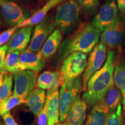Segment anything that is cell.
Segmentation results:
<instances>
[{"label":"cell","mask_w":125,"mask_h":125,"mask_svg":"<svg viewBox=\"0 0 125 125\" xmlns=\"http://www.w3.org/2000/svg\"><path fill=\"white\" fill-rule=\"evenodd\" d=\"M116 54L114 50L108 51L105 63L88 81L87 89L82 95V98L89 108L104 101L108 92L115 85L114 73Z\"/></svg>","instance_id":"obj_1"},{"label":"cell","mask_w":125,"mask_h":125,"mask_svg":"<svg viewBox=\"0 0 125 125\" xmlns=\"http://www.w3.org/2000/svg\"><path fill=\"white\" fill-rule=\"evenodd\" d=\"M100 32L92 23H82L71 36L62 41L56 59L62 61L74 52L88 53L99 43Z\"/></svg>","instance_id":"obj_2"},{"label":"cell","mask_w":125,"mask_h":125,"mask_svg":"<svg viewBox=\"0 0 125 125\" xmlns=\"http://www.w3.org/2000/svg\"><path fill=\"white\" fill-rule=\"evenodd\" d=\"M81 8L76 0H65L59 5L54 19L56 26L62 34L70 32L76 26L81 13Z\"/></svg>","instance_id":"obj_3"},{"label":"cell","mask_w":125,"mask_h":125,"mask_svg":"<svg viewBox=\"0 0 125 125\" xmlns=\"http://www.w3.org/2000/svg\"><path fill=\"white\" fill-rule=\"evenodd\" d=\"M82 90V78L81 76L61 86L59 91L60 100V121H65L70 108L76 100L80 97Z\"/></svg>","instance_id":"obj_4"},{"label":"cell","mask_w":125,"mask_h":125,"mask_svg":"<svg viewBox=\"0 0 125 125\" xmlns=\"http://www.w3.org/2000/svg\"><path fill=\"white\" fill-rule=\"evenodd\" d=\"M87 61V54L83 53L74 52L67 56L60 68L61 86L81 76L86 68Z\"/></svg>","instance_id":"obj_5"},{"label":"cell","mask_w":125,"mask_h":125,"mask_svg":"<svg viewBox=\"0 0 125 125\" xmlns=\"http://www.w3.org/2000/svg\"><path fill=\"white\" fill-rule=\"evenodd\" d=\"M107 51L105 45L100 42L90 52L87 61L86 68L82 75L83 92L86 90L87 83L90 78L104 65L107 57Z\"/></svg>","instance_id":"obj_6"},{"label":"cell","mask_w":125,"mask_h":125,"mask_svg":"<svg viewBox=\"0 0 125 125\" xmlns=\"http://www.w3.org/2000/svg\"><path fill=\"white\" fill-rule=\"evenodd\" d=\"M37 72L26 70L12 74L14 80L13 94L25 101L37 86Z\"/></svg>","instance_id":"obj_7"},{"label":"cell","mask_w":125,"mask_h":125,"mask_svg":"<svg viewBox=\"0 0 125 125\" xmlns=\"http://www.w3.org/2000/svg\"><path fill=\"white\" fill-rule=\"evenodd\" d=\"M56 27L55 19L52 16H46L42 22L35 26L27 49L34 52H38Z\"/></svg>","instance_id":"obj_8"},{"label":"cell","mask_w":125,"mask_h":125,"mask_svg":"<svg viewBox=\"0 0 125 125\" xmlns=\"http://www.w3.org/2000/svg\"><path fill=\"white\" fill-rule=\"evenodd\" d=\"M118 16V8L116 2L114 0H108L101 6L92 23L101 34L113 24Z\"/></svg>","instance_id":"obj_9"},{"label":"cell","mask_w":125,"mask_h":125,"mask_svg":"<svg viewBox=\"0 0 125 125\" xmlns=\"http://www.w3.org/2000/svg\"><path fill=\"white\" fill-rule=\"evenodd\" d=\"M125 35V21L118 16L116 21L100 34V42L107 49L113 50L121 44Z\"/></svg>","instance_id":"obj_10"},{"label":"cell","mask_w":125,"mask_h":125,"mask_svg":"<svg viewBox=\"0 0 125 125\" xmlns=\"http://www.w3.org/2000/svg\"><path fill=\"white\" fill-rule=\"evenodd\" d=\"M0 9L7 24L13 27H18L20 23L29 18V14L13 1L0 0Z\"/></svg>","instance_id":"obj_11"},{"label":"cell","mask_w":125,"mask_h":125,"mask_svg":"<svg viewBox=\"0 0 125 125\" xmlns=\"http://www.w3.org/2000/svg\"><path fill=\"white\" fill-rule=\"evenodd\" d=\"M33 28V26H26L16 31L7 43L8 52L24 51L30 42Z\"/></svg>","instance_id":"obj_12"},{"label":"cell","mask_w":125,"mask_h":125,"mask_svg":"<svg viewBox=\"0 0 125 125\" xmlns=\"http://www.w3.org/2000/svg\"><path fill=\"white\" fill-rule=\"evenodd\" d=\"M87 104L80 97L72 105L65 119L66 125H82L86 116Z\"/></svg>","instance_id":"obj_13"},{"label":"cell","mask_w":125,"mask_h":125,"mask_svg":"<svg viewBox=\"0 0 125 125\" xmlns=\"http://www.w3.org/2000/svg\"><path fill=\"white\" fill-rule=\"evenodd\" d=\"M19 62L25 67L26 70L37 73L43 69L46 65V60L42 58L39 52H34L27 48L20 53Z\"/></svg>","instance_id":"obj_14"},{"label":"cell","mask_w":125,"mask_h":125,"mask_svg":"<svg viewBox=\"0 0 125 125\" xmlns=\"http://www.w3.org/2000/svg\"><path fill=\"white\" fill-rule=\"evenodd\" d=\"M47 114L48 125H54L60 121V100L59 89L47 91Z\"/></svg>","instance_id":"obj_15"},{"label":"cell","mask_w":125,"mask_h":125,"mask_svg":"<svg viewBox=\"0 0 125 125\" xmlns=\"http://www.w3.org/2000/svg\"><path fill=\"white\" fill-rule=\"evenodd\" d=\"M62 34L58 28L54 30L43 43L41 49L39 51L42 58L46 60L56 54L62 44Z\"/></svg>","instance_id":"obj_16"},{"label":"cell","mask_w":125,"mask_h":125,"mask_svg":"<svg viewBox=\"0 0 125 125\" xmlns=\"http://www.w3.org/2000/svg\"><path fill=\"white\" fill-rule=\"evenodd\" d=\"M61 85L60 72L46 71L38 76L37 88L47 91H52L59 89Z\"/></svg>","instance_id":"obj_17"},{"label":"cell","mask_w":125,"mask_h":125,"mask_svg":"<svg viewBox=\"0 0 125 125\" xmlns=\"http://www.w3.org/2000/svg\"><path fill=\"white\" fill-rule=\"evenodd\" d=\"M109 113L105 101L96 104L92 108L84 125H105Z\"/></svg>","instance_id":"obj_18"},{"label":"cell","mask_w":125,"mask_h":125,"mask_svg":"<svg viewBox=\"0 0 125 125\" xmlns=\"http://www.w3.org/2000/svg\"><path fill=\"white\" fill-rule=\"evenodd\" d=\"M46 100V96L45 90L35 88L27 97L24 103L29 107L30 111L35 116H38L44 106Z\"/></svg>","instance_id":"obj_19"},{"label":"cell","mask_w":125,"mask_h":125,"mask_svg":"<svg viewBox=\"0 0 125 125\" xmlns=\"http://www.w3.org/2000/svg\"><path fill=\"white\" fill-rule=\"evenodd\" d=\"M64 0H51L46 2L44 7L42 8L40 10L34 13L33 15L23 20L18 25V28L26 27V26H33L37 25L43 21L46 17L48 12L52 8L56 7L62 2Z\"/></svg>","instance_id":"obj_20"},{"label":"cell","mask_w":125,"mask_h":125,"mask_svg":"<svg viewBox=\"0 0 125 125\" xmlns=\"http://www.w3.org/2000/svg\"><path fill=\"white\" fill-rule=\"evenodd\" d=\"M20 53L19 51L8 52L2 66L0 68V73L5 75L8 73L13 74L16 72L26 70L25 67L19 62Z\"/></svg>","instance_id":"obj_21"},{"label":"cell","mask_w":125,"mask_h":125,"mask_svg":"<svg viewBox=\"0 0 125 125\" xmlns=\"http://www.w3.org/2000/svg\"><path fill=\"white\" fill-rule=\"evenodd\" d=\"M114 83L122 94V102L125 111V61L115 59L114 73Z\"/></svg>","instance_id":"obj_22"},{"label":"cell","mask_w":125,"mask_h":125,"mask_svg":"<svg viewBox=\"0 0 125 125\" xmlns=\"http://www.w3.org/2000/svg\"><path fill=\"white\" fill-rule=\"evenodd\" d=\"M122 98V94L121 91L116 86H113L108 92L104 100L109 112L116 110L118 106L121 104Z\"/></svg>","instance_id":"obj_23"},{"label":"cell","mask_w":125,"mask_h":125,"mask_svg":"<svg viewBox=\"0 0 125 125\" xmlns=\"http://www.w3.org/2000/svg\"><path fill=\"white\" fill-rule=\"evenodd\" d=\"M13 79L12 74L4 75L2 85L0 87V105L12 95Z\"/></svg>","instance_id":"obj_24"},{"label":"cell","mask_w":125,"mask_h":125,"mask_svg":"<svg viewBox=\"0 0 125 125\" xmlns=\"http://www.w3.org/2000/svg\"><path fill=\"white\" fill-rule=\"evenodd\" d=\"M22 103H24V101L22 98L13 93L0 105V115H2L9 112L13 108Z\"/></svg>","instance_id":"obj_25"},{"label":"cell","mask_w":125,"mask_h":125,"mask_svg":"<svg viewBox=\"0 0 125 125\" xmlns=\"http://www.w3.org/2000/svg\"><path fill=\"white\" fill-rule=\"evenodd\" d=\"M105 125H123L121 104L116 110L109 113Z\"/></svg>","instance_id":"obj_26"},{"label":"cell","mask_w":125,"mask_h":125,"mask_svg":"<svg viewBox=\"0 0 125 125\" xmlns=\"http://www.w3.org/2000/svg\"><path fill=\"white\" fill-rule=\"evenodd\" d=\"M18 29V27L17 26L12 27L4 31L0 34V47L4 46L7 42H8L12 36L16 31Z\"/></svg>","instance_id":"obj_27"},{"label":"cell","mask_w":125,"mask_h":125,"mask_svg":"<svg viewBox=\"0 0 125 125\" xmlns=\"http://www.w3.org/2000/svg\"><path fill=\"white\" fill-rule=\"evenodd\" d=\"M81 7L87 10H94L99 5L98 0H76Z\"/></svg>","instance_id":"obj_28"},{"label":"cell","mask_w":125,"mask_h":125,"mask_svg":"<svg viewBox=\"0 0 125 125\" xmlns=\"http://www.w3.org/2000/svg\"><path fill=\"white\" fill-rule=\"evenodd\" d=\"M38 125H48V114H47V102L41 111L38 116Z\"/></svg>","instance_id":"obj_29"},{"label":"cell","mask_w":125,"mask_h":125,"mask_svg":"<svg viewBox=\"0 0 125 125\" xmlns=\"http://www.w3.org/2000/svg\"><path fill=\"white\" fill-rule=\"evenodd\" d=\"M2 117L5 125H18V123L16 122L10 111L2 115Z\"/></svg>","instance_id":"obj_30"},{"label":"cell","mask_w":125,"mask_h":125,"mask_svg":"<svg viewBox=\"0 0 125 125\" xmlns=\"http://www.w3.org/2000/svg\"><path fill=\"white\" fill-rule=\"evenodd\" d=\"M8 52V46L7 44L4 45V46L0 47V68L2 66Z\"/></svg>","instance_id":"obj_31"},{"label":"cell","mask_w":125,"mask_h":125,"mask_svg":"<svg viewBox=\"0 0 125 125\" xmlns=\"http://www.w3.org/2000/svg\"><path fill=\"white\" fill-rule=\"evenodd\" d=\"M118 10L123 15H125V0H117Z\"/></svg>","instance_id":"obj_32"},{"label":"cell","mask_w":125,"mask_h":125,"mask_svg":"<svg viewBox=\"0 0 125 125\" xmlns=\"http://www.w3.org/2000/svg\"><path fill=\"white\" fill-rule=\"evenodd\" d=\"M4 75L2 74V73H0V87H1V86L2 85L3 81H4Z\"/></svg>","instance_id":"obj_33"},{"label":"cell","mask_w":125,"mask_h":125,"mask_svg":"<svg viewBox=\"0 0 125 125\" xmlns=\"http://www.w3.org/2000/svg\"><path fill=\"white\" fill-rule=\"evenodd\" d=\"M54 125H65V123H58Z\"/></svg>","instance_id":"obj_34"},{"label":"cell","mask_w":125,"mask_h":125,"mask_svg":"<svg viewBox=\"0 0 125 125\" xmlns=\"http://www.w3.org/2000/svg\"><path fill=\"white\" fill-rule=\"evenodd\" d=\"M49 1H51V0H46V2H49Z\"/></svg>","instance_id":"obj_35"},{"label":"cell","mask_w":125,"mask_h":125,"mask_svg":"<svg viewBox=\"0 0 125 125\" xmlns=\"http://www.w3.org/2000/svg\"><path fill=\"white\" fill-rule=\"evenodd\" d=\"M34 125L33 123H32V124H31V125Z\"/></svg>","instance_id":"obj_36"},{"label":"cell","mask_w":125,"mask_h":125,"mask_svg":"<svg viewBox=\"0 0 125 125\" xmlns=\"http://www.w3.org/2000/svg\"><path fill=\"white\" fill-rule=\"evenodd\" d=\"M0 24H1V21H0Z\"/></svg>","instance_id":"obj_37"}]
</instances>
